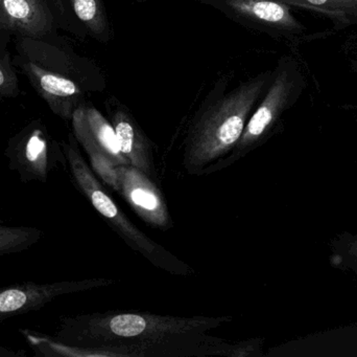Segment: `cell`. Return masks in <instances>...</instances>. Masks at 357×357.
Listing matches in <instances>:
<instances>
[{"label": "cell", "mask_w": 357, "mask_h": 357, "mask_svg": "<svg viewBox=\"0 0 357 357\" xmlns=\"http://www.w3.org/2000/svg\"><path fill=\"white\" fill-rule=\"evenodd\" d=\"M111 190L119 193L148 226L157 230L175 226L160 184L133 166H117Z\"/></svg>", "instance_id": "obj_10"}, {"label": "cell", "mask_w": 357, "mask_h": 357, "mask_svg": "<svg viewBox=\"0 0 357 357\" xmlns=\"http://www.w3.org/2000/svg\"><path fill=\"white\" fill-rule=\"evenodd\" d=\"M232 316H181L132 310L64 316L54 339L86 356L256 357L261 339L232 342L208 335L234 322Z\"/></svg>", "instance_id": "obj_1"}, {"label": "cell", "mask_w": 357, "mask_h": 357, "mask_svg": "<svg viewBox=\"0 0 357 357\" xmlns=\"http://www.w3.org/2000/svg\"><path fill=\"white\" fill-rule=\"evenodd\" d=\"M105 109L129 165L137 168L159 184L155 144L146 136L129 107L110 94L105 100Z\"/></svg>", "instance_id": "obj_12"}, {"label": "cell", "mask_w": 357, "mask_h": 357, "mask_svg": "<svg viewBox=\"0 0 357 357\" xmlns=\"http://www.w3.org/2000/svg\"><path fill=\"white\" fill-rule=\"evenodd\" d=\"M25 356L24 351H14L8 348L0 347V357H22Z\"/></svg>", "instance_id": "obj_19"}, {"label": "cell", "mask_w": 357, "mask_h": 357, "mask_svg": "<svg viewBox=\"0 0 357 357\" xmlns=\"http://www.w3.org/2000/svg\"><path fill=\"white\" fill-rule=\"evenodd\" d=\"M61 145L73 184L127 245L159 270L177 276L195 275L192 268L149 237L126 216L84 159L73 133Z\"/></svg>", "instance_id": "obj_4"}, {"label": "cell", "mask_w": 357, "mask_h": 357, "mask_svg": "<svg viewBox=\"0 0 357 357\" xmlns=\"http://www.w3.org/2000/svg\"><path fill=\"white\" fill-rule=\"evenodd\" d=\"M75 20L87 36L102 44L114 39V29L109 19L105 0H64Z\"/></svg>", "instance_id": "obj_13"}, {"label": "cell", "mask_w": 357, "mask_h": 357, "mask_svg": "<svg viewBox=\"0 0 357 357\" xmlns=\"http://www.w3.org/2000/svg\"><path fill=\"white\" fill-rule=\"evenodd\" d=\"M331 265L350 270L357 276V231L356 234L345 232L331 241Z\"/></svg>", "instance_id": "obj_16"}, {"label": "cell", "mask_w": 357, "mask_h": 357, "mask_svg": "<svg viewBox=\"0 0 357 357\" xmlns=\"http://www.w3.org/2000/svg\"><path fill=\"white\" fill-rule=\"evenodd\" d=\"M136 3H144V2L148 1V0H133Z\"/></svg>", "instance_id": "obj_21"}, {"label": "cell", "mask_w": 357, "mask_h": 357, "mask_svg": "<svg viewBox=\"0 0 357 357\" xmlns=\"http://www.w3.org/2000/svg\"><path fill=\"white\" fill-rule=\"evenodd\" d=\"M4 156L23 184L46 182L56 168L67 166L62 145L50 136L40 119L29 122L10 138Z\"/></svg>", "instance_id": "obj_7"}, {"label": "cell", "mask_w": 357, "mask_h": 357, "mask_svg": "<svg viewBox=\"0 0 357 357\" xmlns=\"http://www.w3.org/2000/svg\"><path fill=\"white\" fill-rule=\"evenodd\" d=\"M70 122L73 134L87 154L90 167L100 182L110 188L114 168L129 165L112 124L89 101L75 111Z\"/></svg>", "instance_id": "obj_8"}, {"label": "cell", "mask_w": 357, "mask_h": 357, "mask_svg": "<svg viewBox=\"0 0 357 357\" xmlns=\"http://www.w3.org/2000/svg\"><path fill=\"white\" fill-rule=\"evenodd\" d=\"M350 63H351L354 71H357V50L356 52H352V57L350 58Z\"/></svg>", "instance_id": "obj_20"}, {"label": "cell", "mask_w": 357, "mask_h": 357, "mask_svg": "<svg viewBox=\"0 0 357 357\" xmlns=\"http://www.w3.org/2000/svg\"><path fill=\"white\" fill-rule=\"evenodd\" d=\"M20 84L10 50L0 48V99L17 98Z\"/></svg>", "instance_id": "obj_17"}, {"label": "cell", "mask_w": 357, "mask_h": 357, "mask_svg": "<svg viewBox=\"0 0 357 357\" xmlns=\"http://www.w3.org/2000/svg\"><path fill=\"white\" fill-rule=\"evenodd\" d=\"M56 1L58 3L59 8H60L61 14H62L63 18H64L65 23H66L67 31L73 34L75 37L79 38V39H84V38L87 37L83 27L79 25V23L75 20V17L71 14L66 2L64 0H56Z\"/></svg>", "instance_id": "obj_18"}, {"label": "cell", "mask_w": 357, "mask_h": 357, "mask_svg": "<svg viewBox=\"0 0 357 357\" xmlns=\"http://www.w3.org/2000/svg\"><path fill=\"white\" fill-rule=\"evenodd\" d=\"M203 6L273 39L297 45L307 39V27L293 14L291 6L279 0H199Z\"/></svg>", "instance_id": "obj_6"}, {"label": "cell", "mask_w": 357, "mask_h": 357, "mask_svg": "<svg viewBox=\"0 0 357 357\" xmlns=\"http://www.w3.org/2000/svg\"><path fill=\"white\" fill-rule=\"evenodd\" d=\"M306 86L299 61L291 56L281 57L274 67L268 90L252 113L234 150L222 163V170L245 159L278 133L283 117L299 101Z\"/></svg>", "instance_id": "obj_5"}, {"label": "cell", "mask_w": 357, "mask_h": 357, "mask_svg": "<svg viewBox=\"0 0 357 357\" xmlns=\"http://www.w3.org/2000/svg\"><path fill=\"white\" fill-rule=\"evenodd\" d=\"M43 231L33 226H6L0 220V257L22 253L43 239Z\"/></svg>", "instance_id": "obj_15"}, {"label": "cell", "mask_w": 357, "mask_h": 357, "mask_svg": "<svg viewBox=\"0 0 357 357\" xmlns=\"http://www.w3.org/2000/svg\"><path fill=\"white\" fill-rule=\"evenodd\" d=\"M274 67L230 87L232 75L218 78L191 119L183 142L182 165L189 175L222 170L266 94Z\"/></svg>", "instance_id": "obj_2"}, {"label": "cell", "mask_w": 357, "mask_h": 357, "mask_svg": "<svg viewBox=\"0 0 357 357\" xmlns=\"http://www.w3.org/2000/svg\"><path fill=\"white\" fill-rule=\"evenodd\" d=\"M14 41V66L26 77L52 112L64 121H71L90 94L106 88L100 67L77 54L62 36L18 37Z\"/></svg>", "instance_id": "obj_3"}, {"label": "cell", "mask_w": 357, "mask_h": 357, "mask_svg": "<svg viewBox=\"0 0 357 357\" xmlns=\"http://www.w3.org/2000/svg\"><path fill=\"white\" fill-rule=\"evenodd\" d=\"M112 279L93 278L54 283L25 282L0 287V323L42 309L58 298L114 284Z\"/></svg>", "instance_id": "obj_11"}, {"label": "cell", "mask_w": 357, "mask_h": 357, "mask_svg": "<svg viewBox=\"0 0 357 357\" xmlns=\"http://www.w3.org/2000/svg\"><path fill=\"white\" fill-rule=\"evenodd\" d=\"M67 31L56 0H0V48L18 37H56Z\"/></svg>", "instance_id": "obj_9"}, {"label": "cell", "mask_w": 357, "mask_h": 357, "mask_svg": "<svg viewBox=\"0 0 357 357\" xmlns=\"http://www.w3.org/2000/svg\"><path fill=\"white\" fill-rule=\"evenodd\" d=\"M328 19L335 29L357 25V0H279Z\"/></svg>", "instance_id": "obj_14"}]
</instances>
